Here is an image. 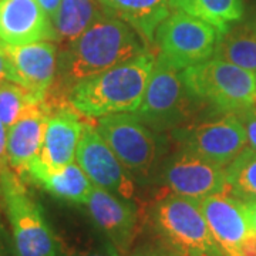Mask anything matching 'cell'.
<instances>
[{
  "label": "cell",
  "instance_id": "2",
  "mask_svg": "<svg viewBox=\"0 0 256 256\" xmlns=\"http://www.w3.org/2000/svg\"><path fill=\"white\" fill-rule=\"evenodd\" d=\"M156 56H137L104 73L77 82L68 92V102L82 117L101 118L140 108Z\"/></svg>",
  "mask_w": 256,
  "mask_h": 256
},
{
  "label": "cell",
  "instance_id": "8",
  "mask_svg": "<svg viewBox=\"0 0 256 256\" xmlns=\"http://www.w3.org/2000/svg\"><path fill=\"white\" fill-rule=\"evenodd\" d=\"M190 97L180 70L156 56L142 102L134 114L148 127L172 128L186 117L191 104Z\"/></svg>",
  "mask_w": 256,
  "mask_h": 256
},
{
  "label": "cell",
  "instance_id": "27",
  "mask_svg": "<svg viewBox=\"0 0 256 256\" xmlns=\"http://www.w3.org/2000/svg\"><path fill=\"white\" fill-rule=\"evenodd\" d=\"M4 80L16 82V76H14L13 67H12L9 58H8V56L2 47V43H0V82H4Z\"/></svg>",
  "mask_w": 256,
  "mask_h": 256
},
{
  "label": "cell",
  "instance_id": "14",
  "mask_svg": "<svg viewBox=\"0 0 256 256\" xmlns=\"http://www.w3.org/2000/svg\"><path fill=\"white\" fill-rule=\"evenodd\" d=\"M57 40L52 18L36 0H0V43L24 46Z\"/></svg>",
  "mask_w": 256,
  "mask_h": 256
},
{
  "label": "cell",
  "instance_id": "23",
  "mask_svg": "<svg viewBox=\"0 0 256 256\" xmlns=\"http://www.w3.org/2000/svg\"><path fill=\"white\" fill-rule=\"evenodd\" d=\"M229 191L244 202H256V150L246 146L225 168Z\"/></svg>",
  "mask_w": 256,
  "mask_h": 256
},
{
  "label": "cell",
  "instance_id": "15",
  "mask_svg": "<svg viewBox=\"0 0 256 256\" xmlns=\"http://www.w3.org/2000/svg\"><path fill=\"white\" fill-rule=\"evenodd\" d=\"M86 205L94 224L116 246L130 248L140 229L138 210L134 202L94 185Z\"/></svg>",
  "mask_w": 256,
  "mask_h": 256
},
{
  "label": "cell",
  "instance_id": "18",
  "mask_svg": "<svg viewBox=\"0 0 256 256\" xmlns=\"http://www.w3.org/2000/svg\"><path fill=\"white\" fill-rule=\"evenodd\" d=\"M20 178L42 186L57 200L76 205H86L94 186L78 164L72 162L62 170L48 171L38 156L32 161Z\"/></svg>",
  "mask_w": 256,
  "mask_h": 256
},
{
  "label": "cell",
  "instance_id": "19",
  "mask_svg": "<svg viewBox=\"0 0 256 256\" xmlns=\"http://www.w3.org/2000/svg\"><path fill=\"white\" fill-rule=\"evenodd\" d=\"M102 9L126 22L146 44L154 43L156 30L171 13L170 0H98Z\"/></svg>",
  "mask_w": 256,
  "mask_h": 256
},
{
  "label": "cell",
  "instance_id": "20",
  "mask_svg": "<svg viewBox=\"0 0 256 256\" xmlns=\"http://www.w3.org/2000/svg\"><path fill=\"white\" fill-rule=\"evenodd\" d=\"M214 57L256 73V20L229 26L218 38Z\"/></svg>",
  "mask_w": 256,
  "mask_h": 256
},
{
  "label": "cell",
  "instance_id": "4",
  "mask_svg": "<svg viewBox=\"0 0 256 256\" xmlns=\"http://www.w3.org/2000/svg\"><path fill=\"white\" fill-rule=\"evenodd\" d=\"M0 198L13 235L16 256H56L58 242L40 204L12 168L0 172Z\"/></svg>",
  "mask_w": 256,
  "mask_h": 256
},
{
  "label": "cell",
  "instance_id": "1",
  "mask_svg": "<svg viewBox=\"0 0 256 256\" xmlns=\"http://www.w3.org/2000/svg\"><path fill=\"white\" fill-rule=\"evenodd\" d=\"M146 52H150L148 44L134 28L104 10L82 36L62 52L56 80L47 96L68 100V92L77 82Z\"/></svg>",
  "mask_w": 256,
  "mask_h": 256
},
{
  "label": "cell",
  "instance_id": "16",
  "mask_svg": "<svg viewBox=\"0 0 256 256\" xmlns=\"http://www.w3.org/2000/svg\"><path fill=\"white\" fill-rule=\"evenodd\" d=\"M84 122L70 104L50 112L38 160L48 171L62 170L76 160Z\"/></svg>",
  "mask_w": 256,
  "mask_h": 256
},
{
  "label": "cell",
  "instance_id": "7",
  "mask_svg": "<svg viewBox=\"0 0 256 256\" xmlns=\"http://www.w3.org/2000/svg\"><path fill=\"white\" fill-rule=\"evenodd\" d=\"M97 131L124 168L146 178L156 160V138L151 128L132 112H120L97 120Z\"/></svg>",
  "mask_w": 256,
  "mask_h": 256
},
{
  "label": "cell",
  "instance_id": "10",
  "mask_svg": "<svg viewBox=\"0 0 256 256\" xmlns=\"http://www.w3.org/2000/svg\"><path fill=\"white\" fill-rule=\"evenodd\" d=\"M76 161L92 185L104 188L124 200L131 201L134 198V181L96 126L90 122H84Z\"/></svg>",
  "mask_w": 256,
  "mask_h": 256
},
{
  "label": "cell",
  "instance_id": "17",
  "mask_svg": "<svg viewBox=\"0 0 256 256\" xmlns=\"http://www.w3.org/2000/svg\"><path fill=\"white\" fill-rule=\"evenodd\" d=\"M48 116L50 111L44 102L30 106L8 130V160L10 168L18 176L38 156Z\"/></svg>",
  "mask_w": 256,
  "mask_h": 256
},
{
  "label": "cell",
  "instance_id": "32",
  "mask_svg": "<svg viewBox=\"0 0 256 256\" xmlns=\"http://www.w3.org/2000/svg\"><path fill=\"white\" fill-rule=\"evenodd\" d=\"M248 204V210H249V215H250V220L252 224L256 229V202H246Z\"/></svg>",
  "mask_w": 256,
  "mask_h": 256
},
{
  "label": "cell",
  "instance_id": "24",
  "mask_svg": "<svg viewBox=\"0 0 256 256\" xmlns=\"http://www.w3.org/2000/svg\"><path fill=\"white\" fill-rule=\"evenodd\" d=\"M34 104L30 92L20 84L9 80L0 82V121L8 130Z\"/></svg>",
  "mask_w": 256,
  "mask_h": 256
},
{
  "label": "cell",
  "instance_id": "3",
  "mask_svg": "<svg viewBox=\"0 0 256 256\" xmlns=\"http://www.w3.org/2000/svg\"><path fill=\"white\" fill-rule=\"evenodd\" d=\"M182 80L191 97L225 114H240L256 107L255 73L212 57L182 70Z\"/></svg>",
  "mask_w": 256,
  "mask_h": 256
},
{
  "label": "cell",
  "instance_id": "25",
  "mask_svg": "<svg viewBox=\"0 0 256 256\" xmlns=\"http://www.w3.org/2000/svg\"><path fill=\"white\" fill-rule=\"evenodd\" d=\"M238 117L246 131L248 144L250 146V148L256 150V107L240 112L238 114Z\"/></svg>",
  "mask_w": 256,
  "mask_h": 256
},
{
  "label": "cell",
  "instance_id": "9",
  "mask_svg": "<svg viewBox=\"0 0 256 256\" xmlns=\"http://www.w3.org/2000/svg\"><path fill=\"white\" fill-rule=\"evenodd\" d=\"M182 150L226 168L248 146L245 127L236 114L201 122L176 132Z\"/></svg>",
  "mask_w": 256,
  "mask_h": 256
},
{
  "label": "cell",
  "instance_id": "5",
  "mask_svg": "<svg viewBox=\"0 0 256 256\" xmlns=\"http://www.w3.org/2000/svg\"><path fill=\"white\" fill-rule=\"evenodd\" d=\"M152 222L178 256H224L202 215L200 200L168 195L154 206Z\"/></svg>",
  "mask_w": 256,
  "mask_h": 256
},
{
  "label": "cell",
  "instance_id": "29",
  "mask_svg": "<svg viewBox=\"0 0 256 256\" xmlns=\"http://www.w3.org/2000/svg\"><path fill=\"white\" fill-rule=\"evenodd\" d=\"M36 2L38 3V6L46 12V14L50 18L54 16L60 3H62V0H36Z\"/></svg>",
  "mask_w": 256,
  "mask_h": 256
},
{
  "label": "cell",
  "instance_id": "11",
  "mask_svg": "<svg viewBox=\"0 0 256 256\" xmlns=\"http://www.w3.org/2000/svg\"><path fill=\"white\" fill-rule=\"evenodd\" d=\"M200 208L224 256H238L240 244L255 229L246 202L240 201L226 188L201 198Z\"/></svg>",
  "mask_w": 256,
  "mask_h": 256
},
{
  "label": "cell",
  "instance_id": "22",
  "mask_svg": "<svg viewBox=\"0 0 256 256\" xmlns=\"http://www.w3.org/2000/svg\"><path fill=\"white\" fill-rule=\"evenodd\" d=\"M170 4L172 10H184L210 23L220 34L234 23L240 22L245 12L242 0H172Z\"/></svg>",
  "mask_w": 256,
  "mask_h": 256
},
{
  "label": "cell",
  "instance_id": "31",
  "mask_svg": "<svg viewBox=\"0 0 256 256\" xmlns=\"http://www.w3.org/2000/svg\"><path fill=\"white\" fill-rule=\"evenodd\" d=\"M134 256H166L165 254H161V252H158L156 249H142V250H140L137 252Z\"/></svg>",
  "mask_w": 256,
  "mask_h": 256
},
{
  "label": "cell",
  "instance_id": "12",
  "mask_svg": "<svg viewBox=\"0 0 256 256\" xmlns=\"http://www.w3.org/2000/svg\"><path fill=\"white\" fill-rule=\"evenodd\" d=\"M2 47L16 76V84L24 87L36 104L43 102L56 80L58 52L53 42H37L24 46Z\"/></svg>",
  "mask_w": 256,
  "mask_h": 256
},
{
  "label": "cell",
  "instance_id": "6",
  "mask_svg": "<svg viewBox=\"0 0 256 256\" xmlns=\"http://www.w3.org/2000/svg\"><path fill=\"white\" fill-rule=\"evenodd\" d=\"M220 36L210 23L174 9L156 30L154 42L158 56L181 72L212 58Z\"/></svg>",
  "mask_w": 256,
  "mask_h": 256
},
{
  "label": "cell",
  "instance_id": "35",
  "mask_svg": "<svg viewBox=\"0 0 256 256\" xmlns=\"http://www.w3.org/2000/svg\"><path fill=\"white\" fill-rule=\"evenodd\" d=\"M171 2H172V0H170V3H171Z\"/></svg>",
  "mask_w": 256,
  "mask_h": 256
},
{
  "label": "cell",
  "instance_id": "33",
  "mask_svg": "<svg viewBox=\"0 0 256 256\" xmlns=\"http://www.w3.org/2000/svg\"><path fill=\"white\" fill-rule=\"evenodd\" d=\"M195 256H214V255H206V254H202V255H195Z\"/></svg>",
  "mask_w": 256,
  "mask_h": 256
},
{
  "label": "cell",
  "instance_id": "34",
  "mask_svg": "<svg viewBox=\"0 0 256 256\" xmlns=\"http://www.w3.org/2000/svg\"><path fill=\"white\" fill-rule=\"evenodd\" d=\"M255 80H256V73H255Z\"/></svg>",
  "mask_w": 256,
  "mask_h": 256
},
{
  "label": "cell",
  "instance_id": "13",
  "mask_svg": "<svg viewBox=\"0 0 256 256\" xmlns=\"http://www.w3.org/2000/svg\"><path fill=\"white\" fill-rule=\"evenodd\" d=\"M165 182L176 195L201 200L228 188L225 168L182 150L165 171Z\"/></svg>",
  "mask_w": 256,
  "mask_h": 256
},
{
  "label": "cell",
  "instance_id": "26",
  "mask_svg": "<svg viewBox=\"0 0 256 256\" xmlns=\"http://www.w3.org/2000/svg\"><path fill=\"white\" fill-rule=\"evenodd\" d=\"M10 170L8 160V128L0 121V172Z\"/></svg>",
  "mask_w": 256,
  "mask_h": 256
},
{
  "label": "cell",
  "instance_id": "28",
  "mask_svg": "<svg viewBox=\"0 0 256 256\" xmlns=\"http://www.w3.org/2000/svg\"><path fill=\"white\" fill-rule=\"evenodd\" d=\"M82 256H120L118 255V250H117V246L108 240V242H106L104 245L101 248H98L97 250H94V252H90V254H86V255Z\"/></svg>",
  "mask_w": 256,
  "mask_h": 256
},
{
  "label": "cell",
  "instance_id": "21",
  "mask_svg": "<svg viewBox=\"0 0 256 256\" xmlns=\"http://www.w3.org/2000/svg\"><path fill=\"white\" fill-rule=\"evenodd\" d=\"M104 12L98 0H62L52 18L57 42L68 47Z\"/></svg>",
  "mask_w": 256,
  "mask_h": 256
},
{
  "label": "cell",
  "instance_id": "30",
  "mask_svg": "<svg viewBox=\"0 0 256 256\" xmlns=\"http://www.w3.org/2000/svg\"><path fill=\"white\" fill-rule=\"evenodd\" d=\"M0 256H9V248H8V235L4 226L0 220Z\"/></svg>",
  "mask_w": 256,
  "mask_h": 256
}]
</instances>
